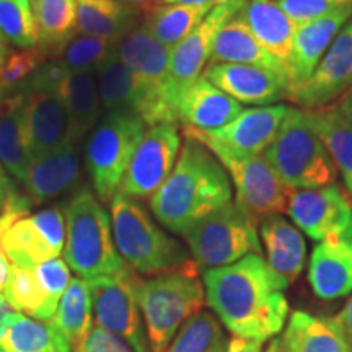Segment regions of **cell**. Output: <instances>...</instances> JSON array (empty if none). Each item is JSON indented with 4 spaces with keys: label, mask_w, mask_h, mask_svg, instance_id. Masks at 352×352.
<instances>
[{
    "label": "cell",
    "mask_w": 352,
    "mask_h": 352,
    "mask_svg": "<svg viewBox=\"0 0 352 352\" xmlns=\"http://www.w3.org/2000/svg\"><path fill=\"white\" fill-rule=\"evenodd\" d=\"M2 352H72L74 347L51 323L13 311L0 327Z\"/></svg>",
    "instance_id": "obj_30"
},
{
    "label": "cell",
    "mask_w": 352,
    "mask_h": 352,
    "mask_svg": "<svg viewBox=\"0 0 352 352\" xmlns=\"http://www.w3.org/2000/svg\"><path fill=\"white\" fill-rule=\"evenodd\" d=\"M32 201L28 199L26 195H20L15 188L10 189L8 192L6 204H3L2 210H0V240L6 235V232L10 228L16 220L30 214V209H32ZM2 250V248H0Z\"/></svg>",
    "instance_id": "obj_44"
},
{
    "label": "cell",
    "mask_w": 352,
    "mask_h": 352,
    "mask_svg": "<svg viewBox=\"0 0 352 352\" xmlns=\"http://www.w3.org/2000/svg\"><path fill=\"white\" fill-rule=\"evenodd\" d=\"M206 303L233 336L259 342L279 336L289 318V283L263 254L202 271Z\"/></svg>",
    "instance_id": "obj_1"
},
{
    "label": "cell",
    "mask_w": 352,
    "mask_h": 352,
    "mask_svg": "<svg viewBox=\"0 0 352 352\" xmlns=\"http://www.w3.org/2000/svg\"><path fill=\"white\" fill-rule=\"evenodd\" d=\"M202 77L240 104L271 107L287 98V82L266 69L243 64H208Z\"/></svg>",
    "instance_id": "obj_21"
},
{
    "label": "cell",
    "mask_w": 352,
    "mask_h": 352,
    "mask_svg": "<svg viewBox=\"0 0 352 352\" xmlns=\"http://www.w3.org/2000/svg\"><path fill=\"white\" fill-rule=\"evenodd\" d=\"M38 32V44L50 60L77 33L76 0H30Z\"/></svg>",
    "instance_id": "obj_35"
},
{
    "label": "cell",
    "mask_w": 352,
    "mask_h": 352,
    "mask_svg": "<svg viewBox=\"0 0 352 352\" xmlns=\"http://www.w3.org/2000/svg\"><path fill=\"white\" fill-rule=\"evenodd\" d=\"M333 320L334 323L338 324V328H340L347 346H349V351L352 352V297L347 300L346 305L342 307L340 314L333 316Z\"/></svg>",
    "instance_id": "obj_46"
},
{
    "label": "cell",
    "mask_w": 352,
    "mask_h": 352,
    "mask_svg": "<svg viewBox=\"0 0 352 352\" xmlns=\"http://www.w3.org/2000/svg\"><path fill=\"white\" fill-rule=\"evenodd\" d=\"M116 44L111 39L76 33L51 60H54L67 72L95 74L104 59L111 54Z\"/></svg>",
    "instance_id": "obj_39"
},
{
    "label": "cell",
    "mask_w": 352,
    "mask_h": 352,
    "mask_svg": "<svg viewBox=\"0 0 352 352\" xmlns=\"http://www.w3.org/2000/svg\"><path fill=\"white\" fill-rule=\"evenodd\" d=\"M135 297L142 311L151 352H165L189 316L206 303L199 266L189 259L176 270L135 279Z\"/></svg>",
    "instance_id": "obj_3"
},
{
    "label": "cell",
    "mask_w": 352,
    "mask_h": 352,
    "mask_svg": "<svg viewBox=\"0 0 352 352\" xmlns=\"http://www.w3.org/2000/svg\"><path fill=\"white\" fill-rule=\"evenodd\" d=\"M0 98H2V91H0Z\"/></svg>",
    "instance_id": "obj_58"
},
{
    "label": "cell",
    "mask_w": 352,
    "mask_h": 352,
    "mask_svg": "<svg viewBox=\"0 0 352 352\" xmlns=\"http://www.w3.org/2000/svg\"><path fill=\"white\" fill-rule=\"evenodd\" d=\"M64 261L85 280L127 270L113 240L111 217L88 186L74 192L64 209Z\"/></svg>",
    "instance_id": "obj_4"
},
{
    "label": "cell",
    "mask_w": 352,
    "mask_h": 352,
    "mask_svg": "<svg viewBox=\"0 0 352 352\" xmlns=\"http://www.w3.org/2000/svg\"><path fill=\"white\" fill-rule=\"evenodd\" d=\"M287 212L294 226L318 243L352 236L351 196L336 183L294 191Z\"/></svg>",
    "instance_id": "obj_16"
},
{
    "label": "cell",
    "mask_w": 352,
    "mask_h": 352,
    "mask_svg": "<svg viewBox=\"0 0 352 352\" xmlns=\"http://www.w3.org/2000/svg\"><path fill=\"white\" fill-rule=\"evenodd\" d=\"M147 127V122L134 109H118L104 113L88 135L87 173L94 184L95 195L103 204L111 201L120 189Z\"/></svg>",
    "instance_id": "obj_7"
},
{
    "label": "cell",
    "mask_w": 352,
    "mask_h": 352,
    "mask_svg": "<svg viewBox=\"0 0 352 352\" xmlns=\"http://www.w3.org/2000/svg\"><path fill=\"white\" fill-rule=\"evenodd\" d=\"M121 2H124L126 6H129V7H151V6H153V3L155 2H158V0H121Z\"/></svg>",
    "instance_id": "obj_54"
},
{
    "label": "cell",
    "mask_w": 352,
    "mask_h": 352,
    "mask_svg": "<svg viewBox=\"0 0 352 352\" xmlns=\"http://www.w3.org/2000/svg\"><path fill=\"white\" fill-rule=\"evenodd\" d=\"M263 155L292 191L323 188L336 182V166L305 109L289 108Z\"/></svg>",
    "instance_id": "obj_6"
},
{
    "label": "cell",
    "mask_w": 352,
    "mask_h": 352,
    "mask_svg": "<svg viewBox=\"0 0 352 352\" xmlns=\"http://www.w3.org/2000/svg\"><path fill=\"white\" fill-rule=\"evenodd\" d=\"M209 64H243L266 69L287 82L285 67L259 44L239 12L220 28Z\"/></svg>",
    "instance_id": "obj_24"
},
{
    "label": "cell",
    "mask_w": 352,
    "mask_h": 352,
    "mask_svg": "<svg viewBox=\"0 0 352 352\" xmlns=\"http://www.w3.org/2000/svg\"><path fill=\"white\" fill-rule=\"evenodd\" d=\"M228 341L217 316L199 310L184 321L165 352H226Z\"/></svg>",
    "instance_id": "obj_37"
},
{
    "label": "cell",
    "mask_w": 352,
    "mask_h": 352,
    "mask_svg": "<svg viewBox=\"0 0 352 352\" xmlns=\"http://www.w3.org/2000/svg\"><path fill=\"white\" fill-rule=\"evenodd\" d=\"M13 311L15 310H13L10 303H8L6 296H3V294H0V327H2L3 321H6L8 316L13 314Z\"/></svg>",
    "instance_id": "obj_53"
},
{
    "label": "cell",
    "mask_w": 352,
    "mask_h": 352,
    "mask_svg": "<svg viewBox=\"0 0 352 352\" xmlns=\"http://www.w3.org/2000/svg\"><path fill=\"white\" fill-rule=\"evenodd\" d=\"M109 217L118 253L138 276L162 274L191 259L188 250L132 197L118 191L109 201Z\"/></svg>",
    "instance_id": "obj_5"
},
{
    "label": "cell",
    "mask_w": 352,
    "mask_h": 352,
    "mask_svg": "<svg viewBox=\"0 0 352 352\" xmlns=\"http://www.w3.org/2000/svg\"><path fill=\"white\" fill-rule=\"evenodd\" d=\"M80 347L90 352H134L121 338L114 336L107 329H101L98 327L91 329V333L88 334L85 342Z\"/></svg>",
    "instance_id": "obj_45"
},
{
    "label": "cell",
    "mask_w": 352,
    "mask_h": 352,
    "mask_svg": "<svg viewBox=\"0 0 352 352\" xmlns=\"http://www.w3.org/2000/svg\"><path fill=\"white\" fill-rule=\"evenodd\" d=\"M264 352H290L289 346L285 344L283 334H279V336L272 338V340L270 341V346H267V349Z\"/></svg>",
    "instance_id": "obj_52"
},
{
    "label": "cell",
    "mask_w": 352,
    "mask_h": 352,
    "mask_svg": "<svg viewBox=\"0 0 352 352\" xmlns=\"http://www.w3.org/2000/svg\"><path fill=\"white\" fill-rule=\"evenodd\" d=\"M0 352H2V351H0Z\"/></svg>",
    "instance_id": "obj_59"
},
{
    "label": "cell",
    "mask_w": 352,
    "mask_h": 352,
    "mask_svg": "<svg viewBox=\"0 0 352 352\" xmlns=\"http://www.w3.org/2000/svg\"><path fill=\"white\" fill-rule=\"evenodd\" d=\"M259 233L270 267L292 284L303 271L307 258V243L300 230L284 215L272 214L259 222Z\"/></svg>",
    "instance_id": "obj_25"
},
{
    "label": "cell",
    "mask_w": 352,
    "mask_h": 352,
    "mask_svg": "<svg viewBox=\"0 0 352 352\" xmlns=\"http://www.w3.org/2000/svg\"><path fill=\"white\" fill-rule=\"evenodd\" d=\"M23 104V91L2 95L0 98V164L21 184L32 164L25 138Z\"/></svg>",
    "instance_id": "obj_28"
},
{
    "label": "cell",
    "mask_w": 352,
    "mask_h": 352,
    "mask_svg": "<svg viewBox=\"0 0 352 352\" xmlns=\"http://www.w3.org/2000/svg\"><path fill=\"white\" fill-rule=\"evenodd\" d=\"M351 19L352 3H344L310 23L297 26L292 52H290L289 63L285 65L287 91L290 88L302 85L311 77L334 38Z\"/></svg>",
    "instance_id": "obj_19"
},
{
    "label": "cell",
    "mask_w": 352,
    "mask_h": 352,
    "mask_svg": "<svg viewBox=\"0 0 352 352\" xmlns=\"http://www.w3.org/2000/svg\"><path fill=\"white\" fill-rule=\"evenodd\" d=\"M72 352H90V351H87V349H83V347H77V349H74Z\"/></svg>",
    "instance_id": "obj_56"
},
{
    "label": "cell",
    "mask_w": 352,
    "mask_h": 352,
    "mask_svg": "<svg viewBox=\"0 0 352 352\" xmlns=\"http://www.w3.org/2000/svg\"><path fill=\"white\" fill-rule=\"evenodd\" d=\"M307 113L311 127L328 148L334 166L340 170L347 195L352 199V124L341 116L334 104Z\"/></svg>",
    "instance_id": "obj_34"
},
{
    "label": "cell",
    "mask_w": 352,
    "mask_h": 352,
    "mask_svg": "<svg viewBox=\"0 0 352 352\" xmlns=\"http://www.w3.org/2000/svg\"><path fill=\"white\" fill-rule=\"evenodd\" d=\"M134 271L124 270L120 274L87 280L94 302L96 327L121 338L134 352H151L147 329L135 297Z\"/></svg>",
    "instance_id": "obj_11"
},
{
    "label": "cell",
    "mask_w": 352,
    "mask_h": 352,
    "mask_svg": "<svg viewBox=\"0 0 352 352\" xmlns=\"http://www.w3.org/2000/svg\"><path fill=\"white\" fill-rule=\"evenodd\" d=\"M243 109V104L201 76L179 98L176 120L182 121L184 127L215 131L235 120Z\"/></svg>",
    "instance_id": "obj_22"
},
{
    "label": "cell",
    "mask_w": 352,
    "mask_h": 352,
    "mask_svg": "<svg viewBox=\"0 0 352 352\" xmlns=\"http://www.w3.org/2000/svg\"><path fill=\"white\" fill-rule=\"evenodd\" d=\"M334 107H336V109L340 111L341 116L344 118L347 122H351L352 124V87L346 91L344 95L341 96L340 101H338Z\"/></svg>",
    "instance_id": "obj_48"
},
{
    "label": "cell",
    "mask_w": 352,
    "mask_h": 352,
    "mask_svg": "<svg viewBox=\"0 0 352 352\" xmlns=\"http://www.w3.org/2000/svg\"><path fill=\"white\" fill-rule=\"evenodd\" d=\"M246 0H226L215 6L208 16L179 41L170 52L166 103L176 118V107L182 95L195 83L208 67L212 56L214 41L223 25L239 13ZM178 121V120H176Z\"/></svg>",
    "instance_id": "obj_13"
},
{
    "label": "cell",
    "mask_w": 352,
    "mask_h": 352,
    "mask_svg": "<svg viewBox=\"0 0 352 352\" xmlns=\"http://www.w3.org/2000/svg\"><path fill=\"white\" fill-rule=\"evenodd\" d=\"M101 108L104 113L118 109L135 111V85L129 69L122 64L116 47L95 72Z\"/></svg>",
    "instance_id": "obj_38"
},
{
    "label": "cell",
    "mask_w": 352,
    "mask_h": 352,
    "mask_svg": "<svg viewBox=\"0 0 352 352\" xmlns=\"http://www.w3.org/2000/svg\"><path fill=\"white\" fill-rule=\"evenodd\" d=\"M65 245V217L60 208H47L16 220L0 240L12 266L34 270L59 258Z\"/></svg>",
    "instance_id": "obj_15"
},
{
    "label": "cell",
    "mask_w": 352,
    "mask_h": 352,
    "mask_svg": "<svg viewBox=\"0 0 352 352\" xmlns=\"http://www.w3.org/2000/svg\"><path fill=\"white\" fill-rule=\"evenodd\" d=\"M289 107L271 104L243 109L235 120L215 131H197L184 127L183 134L199 140L214 151L220 148L235 155H263L274 140Z\"/></svg>",
    "instance_id": "obj_17"
},
{
    "label": "cell",
    "mask_w": 352,
    "mask_h": 352,
    "mask_svg": "<svg viewBox=\"0 0 352 352\" xmlns=\"http://www.w3.org/2000/svg\"><path fill=\"white\" fill-rule=\"evenodd\" d=\"M308 283L321 300H336L352 292V236L321 241L311 252Z\"/></svg>",
    "instance_id": "obj_23"
},
{
    "label": "cell",
    "mask_w": 352,
    "mask_h": 352,
    "mask_svg": "<svg viewBox=\"0 0 352 352\" xmlns=\"http://www.w3.org/2000/svg\"><path fill=\"white\" fill-rule=\"evenodd\" d=\"M12 188L13 184L10 182V178L7 176V171L2 166V164H0V210H2L3 204H6V199Z\"/></svg>",
    "instance_id": "obj_49"
},
{
    "label": "cell",
    "mask_w": 352,
    "mask_h": 352,
    "mask_svg": "<svg viewBox=\"0 0 352 352\" xmlns=\"http://www.w3.org/2000/svg\"><path fill=\"white\" fill-rule=\"evenodd\" d=\"M226 352H264V351H263V342L233 336L232 340L228 341Z\"/></svg>",
    "instance_id": "obj_47"
},
{
    "label": "cell",
    "mask_w": 352,
    "mask_h": 352,
    "mask_svg": "<svg viewBox=\"0 0 352 352\" xmlns=\"http://www.w3.org/2000/svg\"><path fill=\"white\" fill-rule=\"evenodd\" d=\"M3 296L13 310L21 311L30 318L39 321H50L59 305L47 296L34 274V270H26V267H10V276H8Z\"/></svg>",
    "instance_id": "obj_36"
},
{
    "label": "cell",
    "mask_w": 352,
    "mask_h": 352,
    "mask_svg": "<svg viewBox=\"0 0 352 352\" xmlns=\"http://www.w3.org/2000/svg\"><path fill=\"white\" fill-rule=\"evenodd\" d=\"M77 33L118 43L138 26L139 13L121 0H76Z\"/></svg>",
    "instance_id": "obj_29"
},
{
    "label": "cell",
    "mask_w": 352,
    "mask_h": 352,
    "mask_svg": "<svg viewBox=\"0 0 352 352\" xmlns=\"http://www.w3.org/2000/svg\"><path fill=\"white\" fill-rule=\"evenodd\" d=\"M215 7V6H214ZM212 6H183V3H153L145 8L144 23L158 43L168 50L183 41L206 16Z\"/></svg>",
    "instance_id": "obj_33"
},
{
    "label": "cell",
    "mask_w": 352,
    "mask_h": 352,
    "mask_svg": "<svg viewBox=\"0 0 352 352\" xmlns=\"http://www.w3.org/2000/svg\"><path fill=\"white\" fill-rule=\"evenodd\" d=\"M276 2L297 26L310 23L336 7L344 6L336 0H276Z\"/></svg>",
    "instance_id": "obj_43"
},
{
    "label": "cell",
    "mask_w": 352,
    "mask_h": 352,
    "mask_svg": "<svg viewBox=\"0 0 352 352\" xmlns=\"http://www.w3.org/2000/svg\"><path fill=\"white\" fill-rule=\"evenodd\" d=\"M94 302L88 283L82 277H74L50 323L77 349L94 329Z\"/></svg>",
    "instance_id": "obj_32"
},
{
    "label": "cell",
    "mask_w": 352,
    "mask_h": 352,
    "mask_svg": "<svg viewBox=\"0 0 352 352\" xmlns=\"http://www.w3.org/2000/svg\"><path fill=\"white\" fill-rule=\"evenodd\" d=\"M0 33L19 50L36 46L38 32L30 0H0Z\"/></svg>",
    "instance_id": "obj_41"
},
{
    "label": "cell",
    "mask_w": 352,
    "mask_h": 352,
    "mask_svg": "<svg viewBox=\"0 0 352 352\" xmlns=\"http://www.w3.org/2000/svg\"><path fill=\"white\" fill-rule=\"evenodd\" d=\"M240 13L259 44L285 67L292 52L297 25L276 0H246Z\"/></svg>",
    "instance_id": "obj_26"
},
{
    "label": "cell",
    "mask_w": 352,
    "mask_h": 352,
    "mask_svg": "<svg viewBox=\"0 0 352 352\" xmlns=\"http://www.w3.org/2000/svg\"><path fill=\"white\" fill-rule=\"evenodd\" d=\"M46 63H50V56L39 46L8 51L6 60L0 64V91L2 95L23 91L34 74Z\"/></svg>",
    "instance_id": "obj_40"
},
{
    "label": "cell",
    "mask_w": 352,
    "mask_h": 352,
    "mask_svg": "<svg viewBox=\"0 0 352 352\" xmlns=\"http://www.w3.org/2000/svg\"><path fill=\"white\" fill-rule=\"evenodd\" d=\"M283 338L290 352H351L333 316L294 311Z\"/></svg>",
    "instance_id": "obj_31"
},
{
    "label": "cell",
    "mask_w": 352,
    "mask_h": 352,
    "mask_svg": "<svg viewBox=\"0 0 352 352\" xmlns=\"http://www.w3.org/2000/svg\"><path fill=\"white\" fill-rule=\"evenodd\" d=\"M258 226L256 219L232 201L183 236L192 261L204 271L228 266L248 254H263Z\"/></svg>",
    "instance_id": "obj_8"
},
{
    "label": "cell",
    "mask_w": 352,
    "mask_h": 352,
    "mask_svg": "<svg viewBox=\"0 0 352 352\" xmlns=\"http://www.w3.org/2000/svg\"><path fill=\"white\" fill-rule=\"evenodd\" d=\"M57 91L69 116V139L82 142L103 118L95 74L64 70Z\"/></svg>",
    "instance_id": "obj_27"
},
{
    "label": "cell",
    "mask_w": 352,
    "mask_h": 352,
    "mask_svg": "<svg viewBox=\"0 0 352 352\" xmlns=\"http://www.w3.org/2000/svg\"><path fill=\"white\" fill-rule=\"evenodd\" d=\"M233 186L226 168L199 140L184 135L178 160L166 182L148 199L158 222L176 235L232 202Z\"/></svg>",
    "instance_id": "obj_2"
},
{
    "label": "cell",
    "mask_w": 352,
    "mask_h": 352,
    "mask_svg": "<svg viewBox=\"0 0 352 352\" xmlns=\"http://www.w3.org/2000/svg\"><path fill=\"white\" fill-rule=\"evenodd\" d=\"M116 52L134 77L135 113L147 126L178 122L166 103L171 50L158 43L142 21L118 41Z\"/></svg>",
    "instance_id": "obj_9"
},
{
    "label": "cell",
    "mask_w": 352,
    "mask_h": 352,
    "mask_svg": "<svg viewBox=\"0 0 352 352\" xmlns=\"http://www.w3.org/2000/svg\"><path fill=\"white\" fill-rule=\"evenodd\" d=\"M178 122L148 126L118 191L132 199H151L168 178L182 151Z\"/></svg>",
    "instance_id": "obj_14"
},
{
    "label": "cell",
    "mask_w": 352,
    "mask_h": 352,
    "mask_svg": "<svg viewBox=\"0 0 352 352\" xmlns=\"http://www.w3.org/2000/svg\"><path fill=\"white\" fill-rule=\"evenodd\" d=\"M10 263H8L6 254L0 250V294H3V290H6L8 276H10Z\"/></svg>",
    "instance_id": "obj_51"
},
{
    "label": "cell",
    "mask_w": 352,
    "mask_h": 352,
    "mask_svg": "<svg viewBox=\"0 0 352 352\" xmlns=\"http://www.w3.org/2000/svg\"><path fill=\"white\" fill-rule=\"evenodd\" d=\"M78 144L69 139L54 151L32 158L23 183L32 204H44L78 186L82 178Z\"/></svg>",
    "instance_id": "obj_20"
},
{
    "label": "cell",
    "mask_w": 352,
    "mask_h": 352,
    "mask_svg": "<svg viewBox=\"0 0 352 352\" xmlns=\"http://www.w3.org/2000/svg\"><path fill=\"white\" fill-rule=\"evenodd\" d=\"M64 69L50 60L25 87V138L30 157L36 158L69 140V116L57 85Z\"/></svg>",
    "instance_id": "obj_10"
},
{
    "label": "cell",
    "mask_w": 352,
    "mask_h": 352,
    "mask_svg": "<svg viewBox=\"0 0 352 352\" xmlns=\"http://www.w3.org/2000/svg\"><path fill=\"white\" fill-rule=\"evenodd\" d=\"M226 0H158L155 3H164V6H171V3H183V6H219Z\"/></svg>",
    "instance_id": "obj_50"
},
{
    "label": "cell",
    "mask_w": 352,
    "mask_h": 352,
    "mask_svg": "<svg viewBox=\"0 0 352 352\" xmlns=\"http://www.w3.org/2000/svg\"><path fill=\"white\" fill-rule=\"evenodd\" d=\"M8 51H10V50H8V43L6 41V38L2 36V33H0V64L6 60Z\"/></svg>",
    "instance_id": "obj_55"
},
{
    "label": "cell",
    "mask_w": 352,
    "mask_h": 352,
    "mask_svg": "<svg viewBox=\"0 0 352 352\" xmlns=\"http://www.w3.org/2000/svg\"><path fill=\"white\" fill-rule=\"evenodd\" d=\"M336 2H340V3H352V0H336Z\"/></svg>",
    "instance_id": "obj_57"
},
{
    "label": "cell",
    "mask_w": 352,
    "mask_h": 352,
    "mask_svg": "<svg viewBox=\"0 0 352 352\" xmlns=\"http://www.w3.org/2000/svg\"><path fill=\"white\" fill-rule=\"evenodd\" d=\"M210 152L235 188V202L258 223L267 215L287 212L294 191L285 186L264 155H235L220 148Z\"/></svg>",
    "instance_id": "obj_12"
},
{
    "label": "cell",
    "mask_w": 352,
    "mask_h": 352,
    "mask_svg": "<svg viewBox=\"0 0 352 352\" xmlns=\"http://www.w3.org/2000/svg\"><path fill=\"white\" fill-rule=\"evenodd\" d=\"M352 87V19L342 26L311 77L290 88L287 98L307 111L327 108Z\"/></svg>",
    "instance_id": "obj_18"
},
{
    "label": "cell",
    "mask_w": 352,
    "mask_h": 352,
    "mask_svg": "<svg viewBox=\"0 0 352 352\" xmlns=\"http://www.w3.org/2000/svg\"><path fill=\"white\" fill-rule=\"evenodd\" d=\"M34 274H36L38 280L47 292V296L57 303H59L60 297L64 296L65 289L69 287L70 280H72L70 267L60 258L39 264V266L34 267Z\"/></svg>",
    "instance_id": "obj_42"
}]
</instances>
